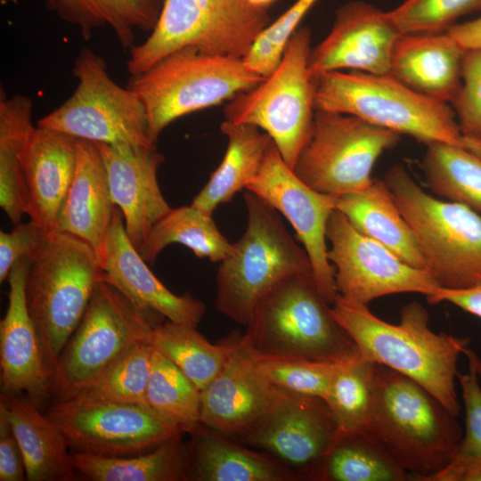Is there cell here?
I'll list each match as a JSON object with an SVG mask.
<instances>
[{"label": "cell", "instance_id": "28", "mask_svg": "<svg viewBox=\"0 0 481 481\" xmlns=\"http://www.w3.org/2000/svg\"><path fill=\"white\" fill-rule=\"evenodd\" d=\"M336 209L357 231L379 242L408 265L426 270L414 235L384 180L373 178L363 191L336 198Z\"/></svg>", "mask_w": 481, "mask_h": 481}, {"label": "cell", "instance_id": "21", "mask_svg": "<svg viewBox=\"0 0 481 481\" xmlns=\"http://www.w3.org/2000/svg\"><path fill=\"white\" fill-rule=\"evenodd\" d=\"M28 260L29 257L19 260L7 279L8 307L0 322L1 395L24 393L37 403L52 387V375L27 306Z\"/></svg>", "mask_w": 481, "mask_h": 481}, {"label": "cell", "instance_id": "18", "mask_svg": "<svg viewBox=\"0 0 481 481\" xmlns=\"http://www.w3.org/2000/svg\"><path fill=\"white\" fill-rule=\"evenodd\" d=\"M226 360L200 391V424L227 437L244 436L261 420L275 393L259 370L255 353L242 335L226 338Z\"/></svg>", "mask_w": 481, "mask_h": 481}, {"label": "cell", "instance_id": "30", "mask_svg": "<svg viewBox=\"0 0 481 481\" xmlns=\"http://www.w3.org/2000/svg\"><path fill=\"white\" fill-rule=\"evenodd\" d=\"M181 436L156 448L127 456H103L74 452L71 460L78 476L93 481H179L190 479V451Z\"/></svg>", "mask_w": 481, "mask_h": 481}, {"label": "cell", "instance_id": "22", "mask_svg": "<svg viewBox=\"0 0 481 481\" xmlns=\"http://www.w3.org/2000/svg\"><path fill=\"white\" fill-rule=\"evenodd\" d=\"M184 48L243 58L247 49L193 0H165L149 37L129 48L126 68L139 75Z\"/></svg>", "mask_w": 481, "mask_h": 481}, {"label": "cell", "instance_id": "11", "mask_svg": "<svg viewBox=\"0 0 481 481\" xmlns=\"http://www.w3.org/2000/svg\"><path fill=\"white\" fill-rule=\"evenodd\" d=\"M73 74L77 79L74 93L37 126L93 143L156 146L148 136L143 104L131 89L115 83L101 56L82 49Z\"/></svg>", "mask_w": 481, "mask_h": 481}, {"label": "cell", "instance_id": "47", "mask_svg": "<svg viewBox=\"0 0 481 481\" xmlns=\"http://www.w3.org/2000/svg\"><path fill=\"white\" fill-rule=\"evenodd\" d=\"M22 480H26L22 452L0 403V481Z\"/></svg>", "mask_w": 481, "mask_h": 481}, {"label": "cell", "instance_id": "44", "mask_svg": "<svg viewBox=\"0 0 481 481\" xmlns=\"http://www.w3.org/2000/svg\"><path fill=\"white\" fill-rule=\"evenodd\" d=\"M452 103L462 136L481 137V51H465L461 85Z\"/></svg>", "mask_w": 481, "mask_h": 481}, {"label": "cell", "instance_id": "9", "mask_svg": "<svg viewBox=\"0 0 481 481\" xmlns=\"http://www.w3.org/2000/svg\"><path fill=\"white\" fill-rule=\"evenodd\" d=\"M311 37L308 28L298 29L277 68L257 86L228 101L224 110V120L265 132L291 169L314 126V81L308 71Z\"/></svg>", "mask_w": 481, "mask_h": 481}, {"label": "cell", "instance_id": "26", "mask_svg": "<svg viewBox=\"0 0 481 481\" xmlns=\"http://www.w3.org/2000/svg\"><path fill=\"white\" fill-rule=\"evenodd\" d=\"M20 446L28 481H71L78 476L68 442L58 426L32 400L1 395Z\"/></svg>", "mask_w": 481, "mask_h": 481}, {"label": "cell", "instance_id": "5", "mask_svg": "<svg viewBox=\"0 0 481 481\" xmlns=\"http://www.w3.org/2000/svg\"><path fill=\"white\" fill-rule=\"evenodd\" d=\"M242 338L263 357L340 363L359 351L312 273L289 277L257 305Z\"/></svg>", "mask_w": 481, "mask_h": 481}, {"label": "cell", "instance_id": "14", "mask_svg": "<svg viewBox=\"0 0 481 481\" xmlns=\"http://www.w3.org/2000/svg\"><path fill=\"white\" fill-rule=\"evenodd\" d=\"M326 237L337 292L343 298L368 306L374 299L398 293L428 298L442 288L428 271L408 265L357 231L337 209L329 217Z\"/></svg>", "mask_w": 481, "mask_h": 481}, {"label": "cell", "instance_id": "37", "mask_svg": "<svg viewBox=\"0 0 481 481\" xmlns=\"http://www.w3.org/2000/svg\"><path fill=\"white\" fill-rule=\"evenodd\" d=\"M376 364L360 353L335 364L324 400L339 432L365 430L373 400Z\"/></svg>", "mask_w": 481, "mask_h": 481}, {"label": "cell", "instance_id": "19", "mask_svg": "<svg viewBox=\"0 0 481 481\" xmlns=\"http://www.w3.org/2000/svg\"><path fill=\"white\" fill-rule=\"evenodd\" d=\"M102 279L121 291L152 321L156 318L191 327L202 320L206 306L191 294L175 295L150 270L128 238L116 206L100 257Z\"/></svg>", "mask_w": 481, "mask_h": 481}, {"label": "cell", "instance_id": "39", "mask_svg": "<svg viewBox=\"0 0 481 481\" xmlns=\"http://www.w3.org/2000/svg\"><path fill=\"white\" fill-rule=\"evenodd\" d=\"M153 351L148 342L136 344L94 383L67 397L147 405L145 394Z\"/></svg>", "mask_w": 481, "mask_h": 481}, {"label": "cell", "instance_id": "41", "mask_svg": "<svg viewBox=\"0 0 481 481\" xmlns=\"http://www.w3.org/2000/svg\"><path fill=\"white\" fill-rule=\"evenodd\" d=\"M256 358L259 370L272 385L322 399L327 395L337 363L301 358L263 357L257 355Z\"/></svg>", "mask_w": 481, "mask_h": 481}, {"label": "cell", "instance_id": "12", "mask_svg": "<svg viewBox=\"0 0 481 481\" xmlns=\"http://www.w3.org/2000/svg\"><path fill=\"white\" fill-rule=\"evenodd\" d=\"M400 135L355 116L316 110L311 136L293 172L313 190L334 198L357 192L372 182L379 157Z\"/></svg>", "mask_w": 481, "mask_h": 481}, {"label": "cell", "instance_id": "46", "mask_svg": "<svg viewBox=\"0 0 481 481\" xmlns=\"http://www.w3.org/2000/svg\"><path fill=\"white\" fill-rule=\"evenodd\" d=\"M50 232L29 220L15 224L10 232H0V282L8 279L13 265L29 257Z\"/></svg>", "mask_w": 481, "mask_h": 481}, {"label": "cell", "instance_id": "23", "mask_svg": "<svg viewBox=\"0 0 481 481\" xmlns=\"http://www.w3.org/2000/svg\"><path fill=\"white\" fill-rule=\"evenodd\" d=\"M78 139L35 126L22 154L29 220L53 232L71 183Z\"/></svg>", "mask_w": 481, "mask_h": 481}, {"label": "cell", "instance_id": "49", "mask_svg": "<svg viewBox=\"0 0 481 481\" xmlns=\"http://www.w3.org/2000/svg\"><path fill=\"white\" fill-rule=\"evenodd\" d=\"M427 300L433 305L448 302L481 319V283L463 289L441 288L436 294L427 298Z\"/></svg>", "mask_w": 481, "mask_h": 481}, {"label": "cell", "instance_id": "7", "mask_svg": "<svg viewBox=\"0 0 481 481\" xmlns=\"http://www.w3.org/2000/svg\"><path fill=\"white\" fill-rule=\"evenodd\" d=\"M265 78L249 69L242 58L184 48L131 76L127 87L144 106L148 136L156 145L173 121L230 101Z\"/></svg>", "mask_w": 481, "mask_h": 481}, {"label": "cell", "instance_id": "38", "mask_svg": "<svg viewBox=\"0 0 481 481\" xmlns=\"http://www.w3.org/2000/svg\"><path fill=\"white\" fill-rule=\"evenodd\" d=\"M145 402L183 433L192 434L200 425V391L176 365L155 349Z\"/></svg>", "mask_w": 481, "mask_h": 481}, {"label": "cell", "instance_id": "35", "mask_svg": "<svg viewBox=\"0 0 481 481\" xmlns=\"http://www.w3.org/2000/svg\"><path fill=\"white\" fill-rule=\"evenodd\" d=\"M421 167L436 195L481 215V158L463 146L435 143L427 145Z\"/></svg>", "mask_w": 481, "mask_h": 481}, {"label": "cell", "instance_id": "33", "mask_svg": "<svg viewBox=\"0 0 481 481\" xmlns=\"http://www.w3.org/2000/svg\"><path fill=\"white\" fill-rule=\"evenodd\" d=\"M411 477L365 430H338L314 480L405 481Z\"/></svg>", "mask_w": 481, "mask_h": 481}, {"label": "cell", "instance_id": "40", "mask_svg": "<svg viewBox=\"0 0 481 481\" xmlns=\"http://www.w3.org/2000/svg\"><path fill=\"white\" fill-rule=\"evenodd\" d=\"M481 8V0H405L388 12L402 35L445 32L459 17Z\"/></svg>", "mask_w": 481, "mask_h": 481}, {"label": "cell", "instance_id": "51", "mask_svg": "<svg viewBox=\"0 0 481 481\" xmlns=\"http://www.w3.org/2000/svg\"><path fill=\"white\" fill-rule=\"evenodd\" d=\"M463 147L481 158V137H462Z\"/></svg>", "mask_w": 481, "mask_h": 481}, {"label": "cell", "instance_id": "13", "mask_svg": "<svg viewBox=\"0 0 481 481\" xmlns=\"http://www.w3.org/2000/svg\"><path fill=\"white\" fill-rule=\"evenodd\" d=\"M47 415L76 452L103 456L146 452L183 433L144 404L66 397Z\"/></svg>", "mask_w": 481, "mask_h": 481}, {"label": "cell", "instance_id": "32", "mask_svg": "<svg viewBox=\"0 0 481 481\" xmlns=\"http://www.w3.org/2000/svg\"><path fill=\"white\" fill-rule=\"evenodd\" d=\"M32 101L24 95L0 96V206L15 225L27 214L22 154L34 129Z\"/></svg>", "mask_w": 481, "mask_h": 481}, {"label": "cell", "instance_id": "2", "mask_svg": "<svg viewBox=\"0 0 481 481\" xmlns=\"http://www.w3.org/2000/svg\"><path fill=\"white\" fill-rule=\"evenodd\" d=\"M431 393L376 364L365 431L415 480L426 481L458 454L463 428Z\"/></svg>", "mask_w": 481, "mask_h": 481}, {"label": "cell", "instance_id": "48", "mask_svg": "<svg viewBox=\"0 0 481 481\" xmlns=\"http://www.w3.org/2000/svg\"><path fill=\"white\" fill-rule=\"evenodd\" d=\"M426 481H481V454L460 455Z\"/></svg>", "mask_w": 481, "mask_h": 481}, {"label": "cell", "instance_id": "20", "mask_svg": "<svg viewBox=\"0 0 481 481\" xmlns=\"http://www.w3.org/2000/svg\"><path fill=\"white\" fill-rule=\"evenodd\" d=\"M94 143L105 165L112 200L123 215L128 238L139 249L152 226L171 209L157 178L165 158L156 146Z\"/></svg>", "mask_w": 481, "mask_h": 481}, {"label": "cell", "instance_id": "17", "mask_svg": "<svg viewBox=\"0 0 481 481\" xmlns=\"http://www.w3.org/2000/svg\"><path fill=\"white\" fill-rule=\"evenodd\" d=\"M402 34L388 12L363 2H348L335 13L329 34L311 49L308 71L313 79L337 70L389 74L395 45Z\"/></svg>", "mask_w": 481, "mask_h": 481}, {"label": "cell", "instance_id": "29", "mask_svg": "<svg viewBox=\"0 0 481 481\" xmlns=\"http://www.w3.org/2000/svg\"><path fill=\"white\" fill-rule=\"evenodd\" d=\"M220 129L227 137V148L217 168L193 199L192 205L208 215L254 180L266 154L273 143L271 137L258 127L248 124H233L227 120Z\"/></svg>", "mask_w": 481, "mask_h": 481}, {"label": "cell", "instance_id": "52", "mask_svg": "<svg viewBox=\"0 0 481 481\" xmlns=\"http://www.w3.org/2000/svg\"><path fill=\"white\" fill-rule=\"evenodd\" d=\"M249 2V4H251L253 6L258 8V9H263V10H267V8L273 4L276 0H248Z\"/></svg>", "mask_w": 481, "mask_h": 481}, {"label": "cell", "instance_id": "36", "mask_svg": "<svg viewBox=\"0 0 481 481\" xmlns=\"http://www.w3.org/2000/svg\"><path fill=\"white\" fill-rule=\"evenodd\" d=\"M196 328L167 320L152 328L149 343L201 391L221 371L227 357L228 344L226 339L213 344Z\"/></svg>", "mask_w": 481, "mask_h": 481}, {"label": "cell", "instance_id": "31", "mask_svg": "<svg viewBox=\"0 0 481 481\" xmlns=\"http://www.w3.org/2000/svg\"><path fill=\"white\" fill-rule=\"evenodd\" d=\"M61 20L90 37L95 29L109 28L124 47L130 48L137 32H151L165 0H43Z\"/></svg>", "mask_w": 481, "mask_h": 481}, {"label": "cell", "instance_id": "34", "mask_svg": "<svg viewBox=\"0 0 481 481\" xmlns=\"http://www.w3.org/2000/svg\"><path fill=\"white\" fill-rule=\"evenodd\" d=\"M172 243L182 244L197 257L213 263H220L232 244L219 231L211 215L192 204L171 208L152 226L138 251L144 261L154 263L159 254Z\"/></svg>", "mask_w": 481, "mask_h": 481}, {"label": "cell", "instance_id": "3", "mask_svg": "<svg viewBox=\"0 0 481 481\" xmlns=\"http://www.w3.org/2000/svg\"><path fill=\"white\" fill-rule=\"evenodd\" d=\"M247 225L216 273V307L247 325L260 301L290 276L312 273L309 257L288 232L277 210L247 191Z\"/></svg>", "mask_w": 481, "mask_h": 481}, {"label": "cell", "instance_id": "8", "mask_svg": "<svg viewBox=\"0 0 481 481\" xmlns=\"http://www.w3.org/2000/svg\"><path fill=\"white\" fill-rule=\"evenodd\" d=\"M384 181L410 226L426 270L440 287L463 289L481 283V215L426 193L402 165Z\"/></svg>", "mask_w": 481, "mask_h": 481}, {"label": "cell", "instance_id": "50", "mask_svg": "<svg viewBox=\"0 0 481 481\" xmlns=\"http://www.w3.org/2000/svg\"><path fill=\"white\" fill-rule=\"evenodd\" d=\"M446 32L464 51H481V16L463 23L453 24Z\"/></svg>", "mask_w": 481, "mask_h": 481}, {"label": "cell", "instance_id": "43", "mask_svg": "<svg viewBox=\"0 0 481 481\" xmlns=\"http://www.w3.org/2000/svg\"><path fill=\"white\" fill-rule=\"evenodd\" d=\"M248 51L259 33L271 23L267 10L248 0H193Z\"/></svg>", "mask_w": 481, "mask_h": 481}, {"label": "cell", "instance_id": "16", "mask_svg": "<svg viewBox=\"0 0 481 481\" xmlns=\"http://www.w3.org/2000/svg\"><path fill=\"white\" fill-rule=\"evenodd\" d=\"M337 432L324 399L275 387L270 406L242 440L314 480Z\"/></svg>", "mask_w": 481, "mask_h": 481}, {"label": "cell", "instance_id": "6", "mask_svg": "<svg viewBox=\"0 0 481 481\" xmlns=\"http://www.w3.org/2000/svg\"><path fill=\"white\" fill-rule=\"evenodd\" d=\"M314 110L347 114L426 145L463 146L453 109L390 74L326 72L314 79Z\"/></svg>", "mask_w": 481, "mask_h": 481}, {"label": "cell", "instance_id": "1", "mask_svg": "<svg viewBox=\"0 0 481 481\" xmlns=\"http://www.w3.org/2000/svg\"><path fill=\"white\" fill-rule=\"evenodd\" d=\"M331 306L363 356L412 379L459 415L457 364L469 348V338L434 332L428 311L415 301L402 308L399 324L387 322L367 305L339 295Z\"/></svg>", "mask_w": 481, "mask_h": 481}, {"label": "cell", "instance_id": "27", "mask_svg": "<svg viewBox=\"0 0 481 481\" xmlns=\"http://www.w3.org/2000/svg\"><path fill=\"white\" fill-rule=\"evenodd\" d=\"M192 434L190 479L285 481L298 477L277 459L249 450L202 424Z\"/></svg>", "mask_w": 481, "mask_h": 481}, {"label": "cell", "instance_id": "24", "mask_svg": "<svg viewBox=\"0 0 481 481\" xmlns=\"http://www.w3.org/2000/svg\"><path fill=\"white\" fill-rule=\"evenodd\" d=\"M115 207L98 147L93 142L79 140L75 173L53 231L85 240L93 247L100 261Z\"/></svg>", "mask_w": 481, "mask_h": 481}, {"label": "cell", "instance_id": "45", "mask_svg": "<svg viewBox=\"0 0 481 481\" xmlns=\"http://www.w3.org/2000/svg\"><path fill=\"white\" fill-rule=\"evenodd\" d=\"M469 362L467 373H458L465 410V428L458 454H481V361L469 347L466 351Z\"/></svg>", "mask_w": 481, "mask_h": 481}, {"label": "cell", "instance_id": "42", "mask_svg": "<svg viewBox=\"0 0 481 481\" xmlns=\"http://www.w3.org/2000/svg\"><path fill=\"white\" fill-rule=\"evenodd\" d=\"M318 0H297L274 22L265 28L242 58L246 66L266 77L279 65L285 47L306 12Z\"/></svg>", "mask_w": 481, "mask_h": 481}, {"label": "cell", "instance_id": "25", "mask_svg": "<svg viewBox=\"0 0 481 481\" xmlns=\"http://www.w3.org/2000/svg\"><path fill=\"white\" fill-rule=\"evenodd\" d=\"M464 53L446 31L401 35L389 74L422 94L452 102L461 85Z\"/></svg>", "mask_w": 481, "mask_h": 481}, {"label": "cell", "instance_id": "4", "mask_svg": "<svg viewBox=\"0 0 481 481\" xmlns=\"http://www.w3.org/2000/svg\"><path fill=\"white\" fill-rule=\"evenodd\" d=\"M102 279L93 247L66 232H50L29 257L26 301L51 375Z\"/></svg>", "mask_w": 481, "mask_h": 481}, {"label": "cell", "instance_id": "15", "mask_svg": "<svg viewBox=\"0 0 481 481\" xmlns=\"http://www.w3.org/2000/svg\"><path fill=\"white\" fill-rule=\"evenodd\" d=\"M246 190L271 205L290 224L309 257L321 293L332 305L338 292L334 269L328 259L326 229L329 217L336 209V198L318 192L301 181L282 159L274 143Z\"/></svg>", "mask_w": 481, "mask_h": 481}, {"label": "cell", "instance_id": "10", "mask_svg": "<svg viewBox=\"0 0 481 481\" xmlns=\"http://www.w3.org/2000/svg\"><path fill=\"white\" fill-rule=\"evenodd\" d=\"M156 324L102 279L54 365L52 387L61 398L88 387L134 346L149 343Z\"/></svg>", "mask_w": 481, "mask_h": 481}]
</instances>
